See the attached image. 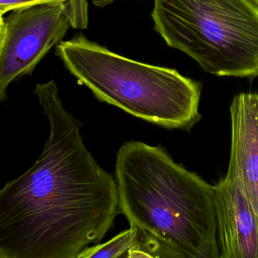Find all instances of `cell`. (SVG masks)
Listing matches in <instances>:
<instances>
[{
  "label": "cell",
  "mask_w": 258,
  "mask_h": 258,
  "mask_svg": "<svg viewBox=\"0 0 258 258\" xmlns=\"http://www.w3.org/2000/svg\"><path fill=\"white\" fill-rule=\"evenodd\" d=\"M34 93L49 137L34 165L0 191V258H78L121 214L117 182L86 147L55 81Z\"/></svg>",
  "instance_id": "obj_1"
},
{
  "label": "cell",
  "mask_w": 258,
  "mask_h": 258,
  "mask_svg": "<svg viewBox=\"0 0 258 258\" xmlns=\"http://www.w3.org/2000/svg\"><path fill=\"white\" fill-rule=\"evenodd\" d=\"M115 179L121 214L141 236L136 257L220 258L214 185L140 141L119 149Z\"/></svg>",
  "instance_id": "obj_2"
},
{
  "label": "cell",
  "mask_w": 258,
  "mask_h": 258,
  "mask_svg": "<svg viewBox=\"0 0 258 258\" xmlns=\"http://www.w3.org/2000/svg\"><path fill=\"white\" fill-rule=\"evenodd\" d=\"M66 69L101 102L168 129H189L201 118L202 86L174 69L125 58L77 34L58 43Z\"/></svg>",
  "instance_id": "obj_3"
},
{
  "label": "cell",
  "mask_w": 258,
  "mask_h": 258,
  "mask_svg": "<svg viewBox=\"0 0 258 258\" xmlns=\"http://www.w3.org/2000/svg\"><path fill=\"white\" fill-rule=\"evenodd\" d=\"M155 29L217 76L258 77V5L252 0H153Z\"/></svg>",
  "instance_id": "obj_4"
},
{
  "label": "cell",
  "mask_w": 258,
  "mask_h": 258,
  "mask_svg": "<svg viewBox=\"0 0 258 258\" xmlns=\"http://www.w3.org/2000/svg\"><path fill=\"white\" fill-rule=\"evenodd\" d=\"M0 17V100L11 83L31 75L70 28L88 25L87 0H62L13 10Z\"/></svg>",
  "instance_id": "obj_5"
},
{
  "label": "cell",
  "mask_w": 258,
  "mask_h": 258,
  "mask_svg": "<svg viewBox=\"0 0 258 258\" xmlns=\"http://www.w3.org/2000/svg\"><path fill=\"white\" fill-rule=\"evenodd\" d=\"M214 206L220 258H258V217L232 169L214 185Z\"/></svg>",
  "instance_id": "obj_6"
},
{
  "label": "cell",
  "mask_w": 258,
  "mask_h": 258,
  "mask_svg": "<svg viewBox=\"0 0 258 258\" xmlns=\"http://www.w3.org/2000/svg\"><path fill=\"white\" fill-rule=\"evenodd\" d=\"M229 168L238 173L258 217V94L243 93L230 106Z\"/></svg>",
  "instance_id": "obj_7"
},
{
  "label": "cell",
  "mask_w": 258,
  "mask_h": 258,
  "mask_svg": "<svg viewBox=\"0 0 258 258\" xmlns=\"http://www.w3.org/2000/svg\"><path fill=\"white\" fill-rule=\"evenodd\" d=\"M130 226L129 229L117 234L109 241L87 247L78 258L127 257L128 252L141 240L137 227Z\"/></svg>",
  "instance_id": "obj_8"
},
{
  "label": "cell",
  "mask_w": 258,
  "mask_h": 258,
  "mask_svg": "<svg viewBox=\"0 0 258 258\" xmlns=\"http://www.w3.org/2000/svg\"><path fill=\"white\" fill-rule=\"evenodd\" d=\"M62 0H0V17L13 10Z\"/></svg>",
  "instance_id": "obj_9"
},
{
  "label": "cell",
  "mask_w": 258,
  "mask_h": 258,
  "mask_svg": "<svg viewBox=\"0 0 258 258\" xmlns=\"http://www.w3.org/2000/svg\"><path fill=\"white\" fill-rule=\"evenodd\" d=\"M252 1H253V2H254L255 4H257L258 5V0H252Z\"/></svg>",
  "instance_id": "obj_10"
}]
</instances>
